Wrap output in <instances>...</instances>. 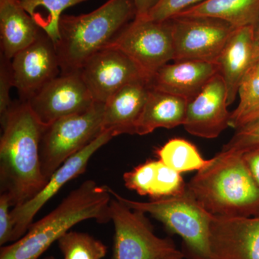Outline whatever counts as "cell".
I'll use <instances>...</instances> for the list:
<instances>
[{
    "label": "cell",
    "mask_w": 259,
    "mask_h": 259,
    "mask_svg": "<svg viewBox=\"0 0 259 259\" xmlns=\"http://www.w3.org/2000/svg\"><path fill=\"white\" fill-rule=\"evenodd\" d=\"M1 125L0 190L15 207L33 198L47 184L40 161V142L47 125L28 102L21 100L13 102L1 117Z\"/></svg>",
    "instance_id": "6da1fadb"
},
{
    "label": "cell",
    "mask_w": 259,
    "mask_h": 259,
    "mask_svg": "<svg viewBox=\"0 0 259 259\" xmlns=\"http://www.w3.org/2000/svg\"><path fill=\"white\" fill-rule=\"evenodd\" d=\"M112 198L110 187L94 180L85 181L54 210L32 223L21 238L2 247L0 259H38L78 223L88 220L109 222Z\"/></svg>",
    "instance_id": "7a4b0ae2"
},
{
    "label": "cell",
    "mask_w": 259,
    "mask_h": 259,
    "mask_svg": "<svg viewBox=\"0 0 259 259\" xmlns=\"http://www.w3.org/2000/svg\"><path fill=\"white\" fill-rule=\"evenodd\" d=\"M187 189L212 215L259 217V188L241 153L221 151L197 171Z\"/></svg>",
    "instance_id": "3957f363"
},
{
    "label": "cell",
    "mask_w": 259,
    "mask_h": 259,
    "mask_svg": "<svg viewBox=\"0 0 259 259\" xmlns=\"http://www.w3.org/2000/svg\"><path fill=\"white\" fill-rule=\"evenodd\" d=\"M136 16L134 0H108L91 13L63 15L55 44L61 73L80 71Z\"/></svg>",
    "instance_id": "277c9868"
},
{
    "label": "cell",
    "mask_w": 259,
    "mask_h": 259,
    "mask_svg": "<svg viewBox=\"0 0 259 259\" xmlns=\"http://www.w3.org/2000/svg\"><path fill=\"white\" fill-rule=\"evenodd\" d=\"M112 195L129 208L148 213L183 241L186 258L213 259L209 243L213 215L186 190L174 197L139 202L122 197L110 188Z\"/></svg>",
    "instance_id": "5b68a950"
},
{
    "label": "cell",
    "mask_w": 259,
    "mask_h": 259,
    "mask_svg": "<svg viewBox=\"0 0 259 259\" xmlns=\"http://www.w3.org/2000/svg\"><path fill=\"white\" fill-rule=\"evenodd\" d=\"M104 109L105 104L95 102L86 111L46 126L40 142V161L48 181L66 160L104 132Z\"/></svg>",
    "instance_id": "8992f818"
},
{
    "label": "cell",
    "mask_w": 259,
    "mask_h": 259,
    "mask_svg": "<svg viewBox=\"0 0 259 259\" xmlns=\"http://www.w3.org/2000/svg\"><path fill=\"white\" fill-rule=\"evenodd\" d=\"M106 48L128 56L150 80L161 66L175 59L171 21L135 18Z\"/></svg>",
    "instance_id": "52a82bcc"
},
{
    "label": "cell",
    "mask_w": 259,
    "mask_h": 259,
    "mask_svg": "<svg viewBox=\"0 0 259 259\" xmlns=\"http://www.w3.org/2000/svg\"><path fill=\"white\" fill-rule=\"evenodd\" d=\"M110 213L115 228L112 259H164L178 251L171 239L155 234L145 213L129 208L113 196Z\"/></svg>",
    "instance_id": "ba28073f"
},
{
    "label": "cell",
    "mask_w": 259,
    "mask_h": 259,
    "mask_svg": "<svg viewBox=\"0 0 259 259\" xmlns=\"http://www.w3.org/2000/svg\"><path fill=\"white\" fill-rule=\"evenodd\" d=\"M175 46L174 61H201L216 64L228 39L236 28L207 17L170 19Z\"/></svg>",
    "instance_id": "9c48e42d"
},
{
    "label": "cell",
    "mask_w": 259,
    "mask_h": 259,
    "mask_svg": "<svg viewBox=\"0 0 259 259\" xmlns=\"http://www.w3.org/2000/svg\"><path fill=\"white\" fill-rule=\"evenodd\" d=\"M27 102L44 125L86 111L95 103L80 71L61 73Z\"/></svg>",
    "instance_id": "30bf717a"
},
{
    "label": "cell",
    "mask_w": 259,
    "mask_h": 259,
    "mask_svg": "<svg viewBox=\"0 0 259 259\" xmlns=\"http://www.w3.org/2000/svg\"><path fill=\"white\" fill-rule=\"evenodd\" d=\"M115 137L110 131L102 132L97 139L79 152L71 156L52 175L47 185L33 197L23 204L12 209L14 223L13 242L18 241L27 233L34 218L53 197L70 181L83 175L90 158L94 154Z\"/></svg>",
    "instance_id": "8fae6325"
},
{
    "label": "cell",
    "mask_w": 259,
    "mask_h": 259,
    "mask_svg": "<svg viewBox=\"0 0 259 259\" xmlns=\"http://www.w3.org/2000/svg\"><path fill=\"white\" fill-rule=\"evenodd\" d=\"M95 102L105 104L117 91L136 81H149L134 61L123 53L105 48L95 54L80 71Z\"/></svg>",
    "instance_id": "7c38bea8"
},
{
    "label": "cell",
    "mask_w": 259,
    "mask_h": 259,
    "mask_svg": "<svg viewBox=\"0 0 259 259\" xmlns=\"http://www.w3.org/2000/svg\"><path fill=\"white\" fill-rule=\"evenodd\" d=\"M10 65L13 85L21 101H28L61 73L55 44L44 31L31 45L18 53Z\"/></svg>",
    "instance_id": "4fadbf2b"
},
{
    "label": "cell",
    "mask_w": 259,
    "mask_h": 259,
    "mask_svg": "<svg viewBox=\"0 0 259 259\" xmlns=\"http://www.w3.org/2000/svg\"><path fill=\"white\" fill-rule=\"evenodd\" d=\"M228 107L226 83L217 73L188 102L183 126L192 136L215 139L230 127L231 112H228Z\"/></svg>",
    "instance_id": "5bb4252c"
},
{
    "label": "cell",
    "mask_w": 259,
    "mask_h": 259,
    "mask_svg": "<svg viewBox=\"0 0 259 259\" xmlns=\"http://www.w3.org/2000/svg\"><path fill=\"white\" fill-rule=\"evenodd\" d=\"M209 243L213 259H259V217L213 215Z\"/></svg>",
    "instance_id": "9a60e30c"
},
{
    "label": "cell",
    "mask_w": 259,
    "mask_h": 259,
    "mask_svg": "<svg viewBox=\"0 0 259 259\" xmlns=\"http://www.w3.org/2000/svg\"><path fill=\"white\" fill-rule=\"evenodd\" d=\"M218 73L217 65L201 61H174L163 65L148 81L150 88L190 101Z\"/></svg>",
    "instance_id": "2e32d148"
},
{
    "label": "cell",
    "mask_w": 259,
    "mask_h": 259,
    "mask_svg": "<svg viewBox=\"0 0 259 259\" xmlns=\"http://www.w3.org/2000/svg\"><path fill=\"white\" fill-rule=\"evenodd\" d=\"M258 59L253 37V25L236 28L216 61L218 73L226 83L228 106L236 100L242 80Z\"/></svg>",
    "instance_id": "e0dca14e"
},
{
    "label": "cell",
    "mask_w": 259,
    "mask_h": 259,
    "mask_svg": "<svg viewBox=\"0 0 259 259\" xmlns=\"http://www.w3.org/2000/svg\"><path fill=\"white\" fill-rule=\"evenodd\" d=\"M147 81L126 85L105 104L103 131L114 136L136 134V127L149 94Z\"/></svg>",
    "instance_id": "ac0fdd59"
},
{
    "label": "cell",
    "mask_w": 259,
    "mask_h": 259,
    "mask_svg": "<svg viewBox=\"0 0 259 259\" xmlns=\"http://www.w3.org/2000/svg\"><path fill=\"white\" fill-rule=\"evenodd\" d=\"M44 31L23 9L19 0L0 3L1 55L11 61L31 45Z\"/></svg>",
    "instance_id": "d6986e66"
},
{
    "label": "cell",
    "mask_w": 259,
    "mask_h": 259,
    "mask_svg": "<svg viewBox=\"0 0 259 259\" xmlns=\"http://www.w3.org/2000/svg\"><path fill=\"white\" fill-rule=\"evenodd\" d=\"M188 100L150 88L136 134L145 136L158 128L171 129L183 125Z\"/></svg>",
    "instance_id": "ffe728a7"
},
{
    "label": "cell",
    "mask_w": 259,
    "mask_h": 259,
    "mask_svg": "<svg viewBox=\"0 0 259 259\" xmlns=\"http://www.w3.org/2000/svg\"><path fill=\"white\" fill-rule=\"evenodd\" d=\"M175 17L215 18L236 28L254 25L259 17V0H205Z\"/></svg>",
    "instance_id": "44dd1931"
},
{
    "label": "cell",
    "mask_w": 259,
    "mask_h": 259,
    "mask_svg": "<svg viewBox=\"0 0 259 259\" xmlns=\"http://www.w3.org/2000/svg\"><path fill=\"white\" fill-rule=\"evenodd\" d=\"M86 0H19L24 10L54 44L59 41V21L63 12Z\"/></svg>",
    "instance_id": "7402d4cb"
},
{
    "label": "cell",
    "mask_w": 259,
    "mask_h": 259,
    "mask_svg": "<svg viewBox=\"0 0 259 259\" xmlns=\"http://www.w3.org/2000/svg\"><path fill=\"white\" fill-rule=\"evenodd\" d=\"M158 160L180 173L202 169L209 163L190 141L173 139L157 151Z\"/></svg>",
    "instance_id": "603a6c76"
},
{
    "label": "cell",
    "mask_w": 259,
    "mask_h": 259,
    "mask_svg": "<svg viewBox=\"0 0 259 259\" xmlns=\"http://www.w3.org/2000/svg\"><path fill=\"white\" fill-rule=\"evenodd\" d=\"M64 259H102L107 248L88 233L69 231L58 241Z\"/></svg>",
    "instance_id": "cb8c5ba5"
},
{
    "label": "cell",
    "mask_w": 259,
    "mask_h": 259,
    "mask_svg": "<svg viewBox=\"0 0 259 259\" xmlns=\"http://www.w3.org/2000/svg\"><path fill=\"white\" fill-rule=\"evenodd\" d=\"M240 101L231 112L230 127L236 129L240 120L259 105V59L255 61L242 80L238 90Z\"/></svg>",
    "instance_id": "d4e9b609"
},
{
    "label": "cell",
    "mask_w": 259,
    "mask_h": 259,
    "mask_svg": "<svg viewBox=\"0 0 259 259\" xmlns=\"http://www.w3.org/2000/svg\"><path fill=\"white\" fill-rule=\"evenodd\" d=\"M186 187L187 185L180 172L157 160L151 199L166 198L178 195L186 190Z\"/></svg>",
    "instance_id": "484cf974"
},
{
    "label": "cell",
    "mask_w": 259,
    "mask_h": 259,
    "mask_svg": "<svg viewBox=\"0 0 259 259\" xmlns=\"http://www.w3.org/2000/svg\"><path fill=\"white\" fill-rule=\"evenodd\" d=\"M157 160H148L123 175L125 186L141 196L151 197L156 177Z\"/></svg>",
    "instance_id": "4316f807"
},
{
    "label": "cell",
    "mask_w": 259,
    "mask_h": 259,
    "mask_svg": "<svg viewBox=\"0 0 259 259\" xmlns=\"http://www.w3.org/2000/svg\"><path fill=\"white\" fill-rule=\"evenodd\" d=\"M259 146V119L236 130L234 136L223 146V152L243 153Z\"/></svg>",
    "instance_id": "83f0119b"
},
{
    "label": "cell",
    "mask_w": 259,
    "mask_h": 259,
    "mask_svg": "<svg viewBox=\"0 0 259 259\" xmlns=\"http://www.w3.org/2000/svg\"><path fill=\"white\" fill-rule=\"evenodd\" d=\"M204 1L205 0H160L156 6L144 18L154 21H166Z\"/></svg>",
    "instance_id": "f1b7e54d"
},
{
    "label": "cell",
    "mask_w": 259,
    "mask_h": 259,
    "mask_svg": "<svg viewBox=\"0 0 259 259\" xmlns=\"http://www.w3.org/2000/svg\"><path fill=\"white\" fill-rule=\"evenodd\" d=\"M14 88L10 61L1 55L0 63V117L4 116L13 105L10 90Z\"/></svg>",
    "instance_id": "f546056e"
},
{
    "label": "cell",
    "mask_w": 259,
    "mask_h": 259,
    "mask_svg": "<svg viewBox=\"0 0 259 259\" xmlns=\"http://www.w3.org/2000/svg\"><path fill=\"white\" fill-rule=\"evenodd\" d=\"M13 204L8 194H0V245L13 242L14 223L11 211Z\"/></svg>",
    "instance_id": "4dcf8cb0"
},
{
    "label": "cell",
    "mask_w": 259,
    "mask_h": 259,
    "mask_svg": "<svg viewBox=\"0 0 259 259\" xmlns=\"http://www.w3.org/2000/svg\"><path fill=\"white\" fill-rule=\"evenodd\" d=\"M242 157L259 188V146L242 153Z\"/></svg>",
    "instance_id": "1f68e13d"
},
{
    "label": "cell",
    "mask_w": 259,
    "mask_h": 259,
    "mask_svg": "<svg viewBox=\"0 0 259 259\" xmlns=\"http://www.w3.org/2000/svg\"><path fill=\"white\" fill-rule=\"evenodd\" d=\"M136 10V18H144L156 6L160 0H134Z\"/></svg>",
    "instance_id": "d6a6232c"
},
{
    "label": "cell",
    "mask_w": 259,
    "mask_h": 259,
    "mask_svg": "<svg viewBox=\"0 0 259 259\" xmlns=\"http://www.w3.org/2000/svg\"><path fill=\"white\" fill-rule=\"evenodd\" d=\"M258 119H259V105L258 107H255V109H253V110H251L249 113L247 114L246 115L244 116L240 120L236 130L242 126L246 125V124L250 123V122H253V121L258 120Z\"/></svg>",
    "instance_id": "836d02e7"
},
{
    "label": "cell",
    "mask_w": 259,
    "mask_h": 259,
    "mask_svg": "<svg viewBox=\"0 0 259 259\" xmlns=\"http://www.w3.org/2000/svg\"><path fill=\"white\" fill-rule=\"evenodd\" d=\"M253 37H254L255 50L259 57V17L256 23L253 25Z\"/></svg>",
    "instance_id": "e575fe53"
},
{
    "label": "cell",
    "mask_w": 259,
    "mask_h": 259,
    "mask_svg": "<svg viewBox=\"0 0 259 259\" xmlns=\"http://www.w3.org/2000/svg\"><path fill=\"white\" fill-rule=\"evenodd\" d=\"M185 258V254L183 252H181L180 250H178L177 253H174L170 256L167 257L164 259H184Z\"/></svg>",
    "instance_id": "d590c367"
},
{
    "label": "cell",
    "mask_w": 259,
    "mask_h": 259,
    "mask_svg": "<svg viewBox=\"0 0 259 259\" xmlns=\"http://www.w3.org/2000/svg\"><path fill=\"white\" fill-rule=\"evenodd\" d=\"M44 259H56L54 258V256H52V255H50V256H47L46 258H44Z\"/></svg>",
    "instance_id": "8d00e7d4"
},
{
    "label": "cell",
    "mask_w": 259,
    "mask_h": 259,
    "mask_svg": "<svg viewBox=\"0 0 259 259\" xmlns=\"http://www.w3.org/2000/svg\"><path fill=\"white\" fill-rule=\"evenodd\" d=\"M9 1V0H0V3H3V2Z\"/></svg>",
    "instance_id": "74e56055"
}]
</instances>
